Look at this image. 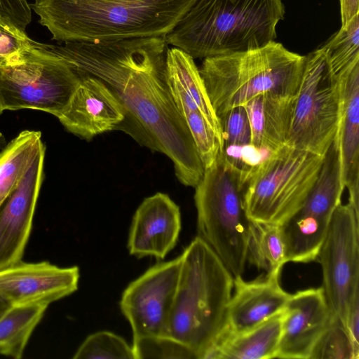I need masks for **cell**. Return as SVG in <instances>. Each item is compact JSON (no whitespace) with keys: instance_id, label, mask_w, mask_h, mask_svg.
<instances>
[{"instance_id":"6da1fadb","label":"cell","mask_w":359,"mask_h":359,"mask_svg":"<svg viewBox=\"0 0 359 359\" xmlns=\"http://www.w3.org/2000/svg\"><path fill=\"white\" fill-rule=\"evenodd\" d=\"M168 45L162 36L42 46L65 59L79 78L91 76L105 83L152 147L173 162L179 181L195 187L204 167L168 89Z\"/></svg>"},{"instance_id":"7a4b0ae2","label":"cell","mask_w":359,"mask_h":359,"mask_svg":"<svg viewBox=\"0 0 359 359\" xmlns=\"http://www.w3.org/2000/svg\"><path fill=\"white\" fill-rule=\"evenodd\" d=\"M196 0H35L39 22L59 41L165 36Z\"/></svg>"},{"instance_id":"3957f363","label":"cell","mask_w":359,"mask_h":359,"mask_svg":"<svg viewBox=\"0 0 359 359\" xmlns=\"http://www.w3.org/2000/svg\"><path fill=\"white\" fill-rule=\"evenodd\" d=\"M284 15L281 0H196L165 39L194 59L243 52L274 41Z\"/></svg>"},{"instance_id":"277c9868","label":"cell","mask_w":359,"mask_h":359,"mask_svg":"<svg viewBox=\"0 0 359 359\" xmlns=\"http://www.w3.org/2000/svg\"><path fill=\"white\" fill-rule=\"evenodd\" d=\"M168 337L203 359L226 325L233 277L198 236L181 255Z\"/></svg>"},{"instance_id":"5b68a950","label":"cell","mask_w":359,"mask_h":359,"mask_svg":"<svg viewBox=\"0 0 359 359\" xmlns=\"http://www.w3.org/2000/svg\"><path fill=\"white\" fill-rule=\"evenodd\" d=\"M304 62V56L273 41L255 49L205 58L198 69L219 118L266 93H297Z\"/></svg>"},{"instance_id":"8992f818","label":"cell","mask_w":359,"mask_h":359,"mask_svg":"<svg viewBox=\"0 0 359 359\" xmlns=\"http://www.w3.org/2000/svg\"><path fill=\"white\" fill-rule=\"evenodd\" d=\"M195 188L198 236L233 278L242 276L248 261L251 220L243 208L240 172L220 151Z\"/></svg>"},{"instance_id":"52a82bcc","label":"cell","mask_w":359,"mask_h":359,"mask_svg":"<svg viewBox=\"0 0 359 359\" xmlns=\"http://www.w3.org/2000/svg\"><path fill=\"white\" fill-rule=\"evenodd\" d=\"M323 156L288 144L271 152L250 172L243 188V204L254 222L280 225L304 205Z\"/></svg>"},{"instance_id":"ba28073f","label":"cell","mask_w":359,"mask_h":359,"mask_svg":"<svg viewBox=\"0 0 359 359\" xmlns=\"http://www.w3.org/2000/svg\"><path fill=\"white\" fill-rule=\"evenodd\" d=\"M79 82L65 59L32 41L0 65V107L3 111L40 110L58 117Z\"/></svg>"},{"instance_id":"9c48e42d","label":"cell","mask_w":359,"mask_h":359,"mask_svg":"<svg viewBox=\"0 0 359 359\" xmlns=\"http://www.w3.org/2000/svg\"><path fill=\"white\" fill-rule=\"evenodd\" d=\"M339 114L337 80L319 48L304 56L287 144L324 156L336 137Z\"/></svg>"},{"instance_id":"30bf717a","label":"cell","mask_w":359,"mask_h":359,"mask_svg":"<svg viewBox=\"0 0 359 359\" xmlns=\"http://www.w3.org/2000/svg\"><path fill=\"white\" fill-rule=\"evenodd\" d=\"M316 259L330 310L345 326L351 300L359 292V214L350 203L334 210Z\"/></svg>"},{"instance_id":"8fae6325","label":"cell","mask_w":359,"mask_h":359,"mask_svg":"<svg viewBox=\"0 0 359 359\" xmlns=\"http://www.w3.org/2000/svg\"><path fill=\"white\" fill-rule=\"evenodd\" d=\"M181 262L180 255L158 263L124 290L120 308L130 325L133 339L168 337Z\"/></svg>"},{"instance_id":"7c38bea8","label":"cell","mask_w":359,"mask_h":359,"mask_svg":"<svg viewBox=\"0 0 359 359\" xmlns=\"http://www.w3.org/2000/svg\"><path fill=\"white\" fill-rule=\"evenodd\" d=\"M345 187L338 139L325 154L317 178L303 205L283 225L295 243L311 248L320 245Z\"/></svg>"},{"instance_id":"4fadbf2b","label":"cell","mask_w":359,"mask_h":359,"mask_svg":"<svg viewBox=\"0 0 359 359\" xmlns=\"http://www.w3.org/2000/svg\"><path fill=\"white\" fill-rule=\"evenodd\" d=\"M45 149L0 205V270L22 261L43 176Z\"/></svg>"},{"instance_id":"5bb4252c","label":"cell","mask_w":359,"mask_h":359,"mask_svg":"<svg viewBox=\"0 0 359 359\" xmlns=\"http://www.w3.org/2000/svg\"><path fill=\"white\" fill-rule=\"evenodd\" d=\"M77 266L59 267L48 262L22 261L0 270V294L13 305L50 303L78 289Z\"/></svg>"},{"instance_id":"9a60e30c","label":"cell","mask_w":359,"mask_h":359,"mask_svg":"<svg viewBox=\"0 0 359 359\" xmlns=\"http://www.w3.org/2000/svg\"><path fill=\"white\" fill-rule=\"evenodd\" d=\"M284 312L276 358H309L332 316L323 287L291 294Z\"/></svg>"},{"instance_id":"2e32d148","label":"cell","mask_w":359,"mask_h":359,"mask_svg":"<svg viewBox=\"0 0 359 359\" xmlns=\"http://www.w3.org/2000/svg\"><path fill=\"white\" fill-rule=\"evenodd\" d=\"M126 117L123 106L111 90L100 79L84 75L57 118L72 133L90 140L115 129Z\"/></svg>"},{"instance_id":"e0dca14e","label":"cell","mask_w":359,"mask_h":359,"mask_svg":"<svg viewBox=\"0 0 359 359\" xmlns=\"http://www.w3.org/2000/svg\"><path fill=\"white\" fill-rule=\"evenodd\" d=\"M181 229L179 206L163 193L146 198L133 217L128 241L131 255L163 259L175 246Z\"/></svg>"},{"instance_id":"ac0fdd59","label":"cell","mask_w":359,"mask_h":359,"mask_svg":"<svg viewBox=\"0 0 359 359\" xmlns=\"http://www.w3.org/2000/svg\"><path fill=\"white\" fill-rule=\"evenodd\" d=\"M280 273H266L250 281L242 276L233 278L234 292L223 331L232 334L247 331L285 309L291 294L280 286Z\"/></svg>"},{"instance_id":"d6986e66","label":"cell","mask_w":359,"mask_h":359,"mask_svg":"<svg viewBox=\"0 0 359 359\" xmlns=\"http://www.w3.org/2000/svg\"><path fill=\"white\" fill-rule=\"evenodd\" d=\"M335 77L340 97L337 137L344 182L348 190V203L359 213V59Z\"/></svg>"},{"instance_id":"ffe728a7","label":"cell","mask_w":359,"mask_h":359,"mask_svg":"<svg viewBox=\"0 0 359 359\" xmlns=\"http://www.w3.org/2000/svg\"><path fill=\"white\" fill-rule=\"evenodd\" d=\"M166 81L179 111L201 112L216 133L223 147L222 133L199 69L194 58L177 48L168 49L166 57Z\"/></svg>"},{"instance_id":"44dd1931","label":"cell","mask_w":359,"mask_h":359,"mask_svg":"<svg viewBox=\"0 0 359 359\" xmlns=\"http://www.w3.org/2000/svg\"><path fill=\"white\" fill-rule=\"evenodd\" d=\"M296 95L266 93L243 106L253 145L273 152L287 144Z\"/></svg>"},{"instance_id":"7402d4cb","label":"cell","mask_w":359,"mask_h":359,"mask_svg":"<svg viewBox=\"0 0 359 359\" xmlns=\"http://www.w3.org/2000/svg\"><path fill=\"white\" fill-rule=\"evenodd\" d=\"M284 310L243 332L223 331L203 359H269L276 358Z\"/></svg>"},{"instance_id":"603a6c76","label":"cell","mask_w":359,"mask_h":359,"mask_svg":"<svg viewBox=\"0 0 359 359\" xmlns=\"http://www.w3.org/2000/svg\"><path fill=\"white\" fill-rule=\"evenodd\" d=\"M41 136L39 131L24 130L0 153V205L45 149Z\"/></svg>"},{"instance_id":"cb8c5ba5","label":"cell","mask_w":359,"mask_h":359,"mask_svg":"<svg viewBox=\"0 0 359 359\" xmlns=\"http://www.w3.org/2000/svg\"><path fill=\"white\" fill-rule=\"evenodd\" d=\"M48 304L13 305L0 318V354L21 358L34 330Z\"/></svg>"},{"instance_id":"d4e9b609","label":"cell","mask_w":359,"mask_h":359,"mask_svg":"<svg viewBox=\"0 0 359 359\" xmlns=\"http://www.w3.org/2000/svg\"><path fill=\"white\" fill-rule=\"evenodd\" d=\"M248 261L266 273L280 272L287 259L279 225L251 221Z\"/></svg>"},{"instance_id":"484cf974","label":"cell","mask_w":359,"mask_h":359,"mask_svg":"<svg viewBox=\"0 0 359 359\" xmlns=\"http://www.w3.org/2000/svg\"><path fill=\"white\" fill-rule=\"evenodd\" d=\"M320 48L334 76L359 59V14L341 27Z\"/></svg>"},{"instance_id":"4316f807","label":"cell","mask_w":359,"mask_h":359,"mask_svg":"<svg viewBox=\"0 0 359 359\" xmlns=\"http://www.w3.org/2000/svg\"><path fill=\"white\" fill-rule=\"evenodd\" d=\"M73 358L135 359L132 346L121 337L109 331H100L88 336Z\"/></svg>"},{"instance_id":"83f0119b","label":"cell","mask_w":359,"mask_h":359,"mask_svg":"<svg viewBox=\"0 0 359 359\" xmlns=\"http://www.w3.org/2000/svg\"><path fill=\"white\" fill-rule=\"evenodd\" d=\"M181 116L189 129L204 170L210 167L222 151L216 133L201 112L184 111Z\"/></svg>"},{"instance_id":"f1b7e54d","label":"cell","mask_w":359,"mask_h":359,"mask_svg":"<svg viewBox=\"0 0 359 359\" xmlns=\"http://www.w3.org/2000/svg\"><path fill=\"white\" fill-rule=\"evenodd\" d=\"M309 358L356 359L346 329L338 318L332 315Z\"/></svg>"},{"instance_id":"f546056e","label":"cell","mask_w":359,"mask_h":359,"mask_svg":"<svg viewBox=\"0 0 359 359\" xmlns=\"http://www.w3.org/2000/svg\"><path fill=\"white\" fill-rule=\"evenodd\" d=\"M135 359L194 358V353L184 344L169 337H146L133 339Z\"/></svg>"},{"instance_id":"4dcf8cb0","label":"cell","mask_w":359,"mask_h":359,"mask_svg":"<svg viewBox=\"0 0 359 359\" xmlns=\"http://www.w3.org/2000/svg\"><path fill=\"white\" fill-rule=\"evenodd\" d=\"M219 119L223 147L244 146L251 143V130L244 107L231 109L219 117Z\"/></svg>"},{"instance_id":"1f68e13d","label":"cell","mask_w":359,"mask_h":359,"mask_svg":"<svg viewBox=\"0 0 359 359\" xmlns=\"http://www.w3.org/2000/svg\"><path fill=\"white\" fill-rule=\"evenodd\" d=\"M32 41L25 32L0 20V65L10 57L29 46Z\"/></svg>"},{"instance_id":"d6a6232c","label":"cell","mask_w":359,"mask_h":359,"mask_svg":"<svg viewBox=\"0 0 359 359\" xmlns=\"http://www.w3.org/2000/svg\"><path fill=\"white\" fill-rule=\"evenodd\" d=\"M31 19V7L26 0H0V20L25 32Z\"/></svg>"},{"instance_id":"836d02e7","label":"cell","mask_w":359,"mask_h":359,"mask_svg":"<svg viewBox=\"0 0 359 359\" xmlns=\"http://www.w3.org/2000/svg\"><path fill=\"white\" fill-rule=\"evenodd\" d=\"M345 327L351 341L356 359H359V292H356L348 309Z\"/></svg>"},{"instance_id":"e575fe53","label":"cell","mask_w":359,"mask_h":359,"mask_svg":"<svg viewBox=\"0 0 359 359\" xmlns=\"http://www.w3.org/2000/svg\"><path fill=\"white\" fill-rule=\"evenodd\" d=\"M341 27L359 14V0H339Z\"/></svg>"},{"instance_id":"d590c367","label":"cell","mask_w":359,"mask_h":359,"mask_svg":"<svg viewBox=\"0 0 359 359\" xmlns=\"http://www.w3.org/2000/svg\"><path fill=\"white\" fill-rule=\"evenodd\" d=\"M12 306L8 300L0 294V318Z\"/></svg>"},{"instance_id":"8d00e7d4","label":"cell","mask_w":359,"mask_h":359,"mask_svg":"<svg viewBox=\"0 0 359 359\" xmlns=\"http://www.w3.org/2000/svg\"><path fill=\"white\" fill-rule=\"evenodd\" d=\"M6 146V140L4 135L0 132V149H3Z\"/></svg>"},{"instance_id":"74e56055","label":"cell","mask_w":359,"mask_h":359,"mask_svg":"<svg viewBox=\"0 0 359 359\" xmlns=\"http://www.w3.org/2000/svg\"><path fill=\"white\" fill-rule=\"evenodd\" d=\"M103 1H124V0H103Z\"/></svg>"},{"instance_id":"f35d334b","label":"cell","mask_w":359,"mask_h":359,"mask_svg":"<svg viewBox=\"0 0 359 359\" xmlns=\"http://www.w3.org/2000/svg\"><path fill=\"white\" fill-rule=\"evenodd\" d=\"M3 110L1 109V107H0V115L1 114Z\"/></svg>"}]
</instances>
